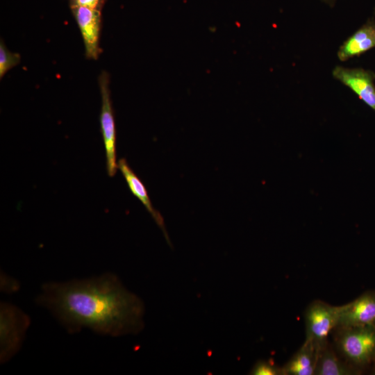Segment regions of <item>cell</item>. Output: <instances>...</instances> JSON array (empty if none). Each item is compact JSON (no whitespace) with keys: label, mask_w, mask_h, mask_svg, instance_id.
Listing matches in <instances>:
<instances>
[{"label":"cell","mask_w":375,"mask_h":375,"mask_svg":"<svg viewBox=\"0 0 375 375\" xmlns=\"http://www.w3.org/2000/svg\"><path fill=\"white\" fill-rule=\"evenodd\" d=\"M319 349L305 341L301 348L282 367L283 375L315 374Z\"/></svg>","instance_id":"8fae6325"},{"label":"cell","mask_w":375,"mask_h":375,"mask_svg":"<svg viewBox=\"0 0 375 375\" xmlns=\"http://www.w3.org/2000/svg\"><path fill=\"white\" fill-rule=\"evenodd\" d=\"M338 328L336 347L349 364L359 369L375 362V324Z\"/></svg>","instance_id":"7a4b0ae2"},{"label":"cell","mask_w":375,"mask_h":375,"mask_svg":"<svg viewBox=\"0 0 375 375\" xmlns=\"http://www.w3.org/2000/svg\"><path fill=\"white\" fill-rule=\"evenodd\" d=\"M375 48V22L368 20L340 47L338 58L346 61Z\"/></svg>","instance_id":"9c48e42d"},{"label":"cell","mask_w":375,"mask_h":375,"mask_svg":"<svg viewBox=\"0 0 375 375\" xmlns=\"http://www.w3.org/2000/svg\"><path fill=\"white\" fill-rule=\"evenodd\" d=\"M324 2H325L326 3L328 4L329 6H333V4L335 3V0H322Z\"/></svg>","instance_id":"2e32d148"},{"label":"cell","mask_w":375,"mask_h":375,"mask_svg":"<svg viewBox=\"0 0 375 375\" xmlns=\"http://www.w3.org/2000/svg\"><path fill=\"white\" fill-rule=\"evenodd\" d=\"M104 3L105 0H75L70 3V6H82L101 10Z\"/></svg>","instance_id":"9a60e30c"},{"label":"cell","mask_w":375,"mask_h":375,"mask_svg":"<svg viewBox=\"0 0 375 375\" xmlns=\"http://www.w3.org/2000/svg\"><path fill=\"white\" fill-rule=\"evenodd\" d=\"M20 61V56L17 53H11L9 51L4 43L1 41L0 44V77L1 78L4 74L12 67L17 65Z\"/></svg>","instance_id":"4fadbf2b"},{"label":"cell","mask_w":375,"mask_h":375,"mask_svg":"<svg viewBox=\"0 0 375 375\" xmlns=\"http://www.w3.org/2000/svg\"><path fill=\"white\" fill-rule=\"evenodd\" d=\"M360 370L349 363L341 361L328 344L318 354L315 374L316 375H351Z\"/></svg>","instance_id":"7c38bea8"},{"label":"cell","mask_w":375,"mask_h":375,"mask_svg":"<svg viewBox=\"0 0 375 375\" xmlns=\"http://www.w3.org/2000/svg\"><path fill=\"white\" fill-rule=\"evenodd\" d=\"M30 319L22 310L8 303H1L0 360L8 361L19 349Z\"/></svg>","instance_id":"3957f363"},{"label":"cell","mask_w":375,"mask_h":375,"mask_svg":"<svg viewBox=\"0 0 375 375\" xmlns=\"http://www.w3.org/2000/svg\"><path fill=\"white\" fill-rule=\"evenodd\" d=\"M254 375H281L282 368L275 365L271 361L260 360L257 362L251 371Z\"/></svg>","instance_id":"5bb4252c"},{"label":"cell","mask_w":375,"mask_h":375,"mask_svg":"<svg viewBox=\"0 0 375 375\" xmlns=\"http://www.w3.org/2000/svg\"><path fill=\"white\" fill-rule=\"evenodd\" d=\"M74 1H75V0H70V3H72V2Z\"/></svg>","instance_id":"e0dca14e"},{"label":"cell","mask_w":375,"mask_h":375,"mask_svg":"<svg viewBox=\"0 0 375 375\" xmlns=\"http://www.w3.org/2000/svg\"><path fill=\"white\" fill-rule=\"evenodd\" d=\"M71 8L83 39L87 58L97 59L100 53L101 10L82 6H71Z\"/></svg>","instance_id":"ba28073f"},{"label":"cell","mask_w":375,"mask_h":375,"mask_svg":"<svg viewBox=\"0 0 375 375\" xmlns=\"http://www.w3.org/2000/svg\"><path fill=\"white\" fill-rule=\"evenodd\" d=\"M374 374H375V369H374Z\"/></svg>","instance_id":"ac0fdd59"},{"label":"cell","mask_w":375,"mask_h":375,"mask_svg":"<svg viewBox=\"0 0 375 375\" xmlns=\"http://www.w3.org/2000/svg\"><path fill=\"white\" fill-rule=\"evenodd\" d=\"M339 306L337 328L375 324V292H366L353 301Z\"/></svg>","instance_id":"52a82bcc"},{"label":"cell","mask_w":375,"mask_h":375,"mask_svg":"<svg viewBox=\"0 0 375 375\" xmlns=\"http://www.w3.org/2000/svg\"><path fill=\"white\" fill-rule=\"evenodd\" d=\"M117 167L125 178L131 192L142 203L146 209L149 212L156 223L163 231L167 240L169 242L163 218L160 213L153 208L147 189L142 182L129 167L126 159L121 158L117 162Z\"/></svg>","instance_id":"30bf717a"},{"label":"cell","mask_w":375,"mask_h":375,"mask_svg":"<svg viewBox=\"0 0 375 375\" xmlns=\"http://www.w3.org/2000/svg\"><path fill=\"white\" fill-rule=\"evenodd\" d=\"M340 306H334L321 301L312 302L304 315L306 340L319 351L326 347L331 331L337 328Z\"/></svg>","instance_id":"277c9868"},{"label":"cell","mask_w":375,"mask_h":375,"mask_svg":"<svg viewBox=\"0 0 375 375\" xmlns=\"http://www.w3.org/2000/svg\"><path fill=\"white\" fill-rule=\"evenodd\" d=\"M70 333L83 328L106 335L139 333L144 326L142 301L112 273L67 282H48L36 299Z\"/></svg>","instance_id":"6da1fadb"},{"label":"cell","mask_w":375,"mask_h":375,"mask_svg":"<svg viewBox=\"0 0 375 375\" xmlns=\"http://www.w3.org/2000/svg\"><path fill=\"white\" fill-rule=\"evenodd\" d=\"M101 94L100 115L101 129L104 143L106 168L109 176L115 175L117 169L116 153V131L109 90V75L102 72L99 78Z\"/></svg>","instance_id":"5b68a950"},{"label":"cell","mask_w":375,"mask_h":375,"mask_svg":"<svg viewBox=\"0 0 375 375\" xmlns=\"http://www.w3.org/2000/svg\"><path fill=\"white\" fill-rule=\"evenodd\" d=\"M333 76L351 90L363 102L375 111V74L362 68L336 66Z\"/></svg>","instance_id":"8992f818"}]
</instances>
